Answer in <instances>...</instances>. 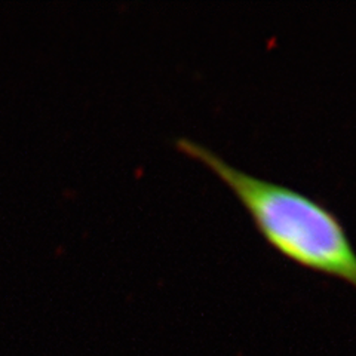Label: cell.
I'll use <instances>...</instances> for the list:
<instances>
[{
	"label": "cell",
	"mask_w": 356,
	"mask_h": 356,
	"mask_svg": "<svg viewBox=\"0 0 356 356\" xmlns=\"http://www.w3.org/2000/svg\"><path fill=\"white\" fill-rule=\"evenodd\" d=\"M175 146L230 188L255 229L282 257L356 288V250L334 211L291 187L235 168L191 138H178Z\"/></svg>",
	"instance_id": "6da1fadb"
}]
</instances>
